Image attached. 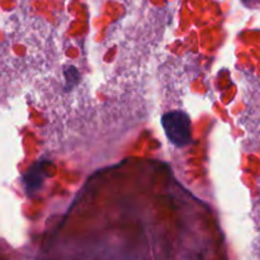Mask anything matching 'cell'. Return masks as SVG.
<instances>
[{
  "instance_id": "obj_2",
  "label": "cell",
  "mask_w": 260,
  "mask_h": 260,
  "mask_svg": "<svg viewBox=\"0 0 260 260\" xmlns=\"http://www.w3.org/2000/svg\"><path fill=\"white\" fill-rule=\"evenodd\" d=\"M25 185H27V189L35 190L37 189L41 185V182H42V177H41V170L40 168H36V169H32L24 178Z\"/></svg>"
},
{
  "instance_id": "obj_3",
  "label": "cell",
  "mask_w": 260,
  "mask_h": 260,
  "mask_svg": "<svg viewBox=\"0 0 260 260\" xmlns=\"http://www.w3.org/2000/svg\"><path fill=\"white\" fill-rule=\"evenodd\" d=\"M243 3L248 7H254V5L260 4V0H243Z\"/></svg>"
},
{
  "instance_id": "obj_1",
  "label": "cell",
  "mask_w": 260,
  "mask_h": 260,
  "mask_svg": "<svg viewBox=\"0 0 260 260\" xmlns=\"http://www.w3.org/2000/svg\"><path fill=\"white\" fill-rule=\"evenodd\" d=\"M161 124L165 135L173 145L183 147L189 144L192 137L190 119L184 112H169L161 117Z\"/></svg>"
}]
</instances>
